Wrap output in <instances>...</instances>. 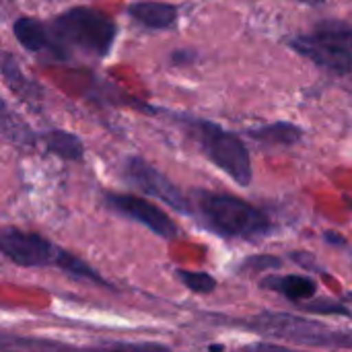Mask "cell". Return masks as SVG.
<instances>
[{
	"mask_svg": "<svg viewBox=\"0 0 352 352\" xmlns=\"http://www.w3.org/2000/svg\"><path fill=\"white\" fill-rule=\"evenodd\" d=\"M2 76H4L6 85H8L16 95H21L23 99H27V101H31V103L41 99V89L21 72V68L16 66V62H14L8 54H4V58H2Z\"/></svg>",
	"mask_w": 352,
	"mask_h": 352,
	"instance_id": "cell-12",
	"label": "cell"
},
{
	"mask_svg": "<svg viewBox=\"0 0 352 352\" xmlns=\"http://www.w3.org/2000/svg\"><path fill=\"white\" fill-rule=\"evenodd\" d=\"M243 352H297L285 346H274V344H252L248 349H243Z\"/></svg>",
	"mask_w": 352,
	"mask_h": 352,
	"instance_id": "cell-17",
	"label": "cell"
},
{
	"mask_svg": "<svg viewBox=\"0 0 352 352\" xmlns=\"http://www.w3.org/2000/svg\"><path fill=\"white\" fill-rule=\"evenodd\" d=\"M250 136H254L260 142H272V144H293L299 140L301 130L293 124H272V126H264L258 130H250Z\"/></svg>",
	"mask_w": 352,
	"mask_h": 352,
	"instance_id": "cell-14",
	"label": "cell"
},
{
	"mask_svg": "<svg viewBox=\"0 0 352 352\" xmlns=\"http://www.w3.org/2000/svg\"><path fill=\"white\" fill-rule=\"evenodd\" d=\"M12 31H14V37L19 39V43L29 52H43V50L58 52L52 35H47V29L35 19H29V16L16 19L12 25Z\"/></svg>",
	"mask_w": 352,
	"mask_h": 352,
	"instance_id": "cell-10",
	"label": "cell"
},
{
	"mask_svg": "<svg viewBox=\"0 0 352 352\" xmlns=\"http://www.w3.org/2000/svg\"><path fill=\"white\" fill-rule=\"evenodd\" d=\"M0 248L8 260L25 268L60 266L64 256V252L58 250L52 241L21 229H4L0 233Z\"/></svg>",
	"mask_w": 352,
	"mask_h": 352,
	"instance_id": "cell-6",
	"label": "cell"
},
{
	"mask_svg": "<svg viewBox=\"0 0 352 352\" xmlns=\"http://www.w3.org/2000/svg\"><path fill=\"white\" fill-rule=\"evenodd\" d=\"M50 35L62 56L64 50H78L82 54L103 58L118 35L116 23L93 8H70L54 19Z\"/></svg>",
	"mask_w": 352,
	"mask_h": 352,
	"instance_id": "cell-1",
	"label": "cell"
},
{
	"mask_svg": "<svg viewBox=\"0 0 352 352\" xmlns=\"http://www.w3.org/2000/svg\"><path fill=\"white\" fill-rule=\"evenodd\" d=\"M190 128L202 153L219 169H223L239 186H248L252 182L250 153L245 144L241 142V138L223 130L219 124H212L206 120H190Z\"/></svg>",
	"mask_w": 352,
	"mask_h": 352,
	"instance_id": "cell-4",
	"label": "cell"
},
{
	"mask_svg": "<svg viewBox=\"0 0 352 352\" xmlns=\"http://www.w3.org/2000/svg\"><path fill=\"white\" fill-rule=\"evenodd\" d=\"M293 50L322 68L346 74L352 70V25L344 21H324L311 35L293 39Z\"/></svg>",
	"mask_w": 352,
	"mask_h": 352,
	"instance_id": "cell-3",
	"label": "cell"
},
{
	"mask_svg": "<svg viewBox=\"0 0 352 352\" xmlns=\"http://www.w3.org/2000/svg\"><path fill=\"white\" fill-rule=\"evenodd\" d=\"M45 144H47V151H52L54 155H58L62 159H70V161H78L85 151L82 142L74 134L64 132V130H52L45 136Z\"/></svg>",
	"mask_w": 352,
	"mask_h": 352,
	"instance_id": "cell-13",
	"label": "cell"
},
{
	"mask_svg": "<svg viewBox=\"0 0 352 352\" xmlns=\"http://www.w3.org/2000/svg\"><path fill=\"white\" fill-rule=\"evenodd\" d=\"M200 208L204 217L210 221V225L223 235L254 239L270 231V221L266 219V214L260 208L235 196L202 194Z\"/></svg>",
	"mask_w": 352,
	"mask_h": 352,
	"instance_id": "cell-5",
	"label": "cell"
},
{
	"mask_svg": "<svg viewBox=\"0 0 352 352\" xmlns=\"http://www.w3.org/2000/svg\"><path fill=\"white\" fill-rule=\"evenodd\" d=\"M126 175H128V179L136 188H140L148 196H155V198L163 200L165 204L173 206L179 212H190L188 200L182 196V192L163 173H159L153 165H148L146 161L136 159V157L128 159V163H126Z\"/></svg>",
	"mask_w": 352,
	"mask_h": 352,
	"instance_id": "cell-7",
	"label": "cell"
},
{
	"mask_svg": "<svg viewBox=\"0 0 352 352\" xmlns=\"http://www.w3.org/2000/svg\"><path fill=\"white\" fill-rule=\"evenodd\" d=\"M262 287L270 289V291H276V293L285 295L287 299H291L295 303L307 301V299H311L316 295V283L311 278H307V276H301V274L270 276V278L262 280Z\"/></svg>",
	"mask_w": 352,
	"mask_h": 352,
	"instance_id": "cell-11",
	"label": "cell"
},
{
	"mask_svg": "<svg viewBox=\"0 0 352 352\" xmlns=\"http://www.w3.org/2000/svg\"><path fill=\"white\" fill-rule=\"evenodd\" d=\"M301 2H307V4H320V2H324V0H301Z\"/></svg>",
	"mask_w": 352,
	"mask_h": 352,
	"instance_id": "cell-18",
	"label": "cell"
},
{
	"mask_svg": "<svg viewBox=\"0 0 352 352\" xmlns=\"http://www.w3.org/2000/svg\"><path fill=\"white\" fill-rule=\"evenodd\" d=\"M130 16L148 29H167L177 19V8L167 2L140 0L130 6Z\"/></svg>",
	"mask_w": 352,
	"mask_h": 352,
	"instance_id": "cell-9",
	"label": "cell"
},
{
	"mask_svg": "<svg viewBox=\"0 0 352 352\" xmlns=\"http://www.w3.org/2000/svg\"><path fill=\"white\" fill-rule=\"evenodd\" d=\"M97 352H171V349L159 342H109L97 346Z\"/></svg>",
	"mask_w": 352,
	"mask_h": 352,
	"instance_id": "cell-16",
	"label": "cell"
},
{
	"mask_svg": "<svg viewBox=\"0 0 352 352\" xmlns=\"http://www.w3.org/2000/svg\"><path fill=\"white\" fill-rule=\"evenodd\" d=\"M250 326L260 334L274 336L301 346H316V349H351L352 346L351 332H342L322 322L305 320L291 314L264 311Z\"/></svg>",
	"mask_w": 352,
	"mask_h": 352,
	"instance_id": "cell-2",
	"label": "cell"
},
{
	"mask_svg": "<svg viewBox=\"0 0 352 352\" xmlns=\"http://www.w3.org/2000/svg\"><path fill=\"white\" fill-rule=\"evenodd\" d=\"M177 278L194 293H210L217 287V280L206 272H190V270H177Z\"/></svg>",
	"mask_w": 352,
	"mask_h": 352,
	"instance_id": "cell-15",
	"label": "cell"
},
{
	"mask_svg": "<svg viewBox=\"0 0 352 352\" xmlns=\"http://www.w3.org/2000/svg\"><path fill=\"white\" fill-rule=\"evenodd\" d=\"M107 202L124 217L144 225L146 229H151L153 233H157L159 237L171 239L177 235V227L175 223L155 204H151L148 200H142L138 196H130V194H109Z\"/></svg>",
	"mask_w": 352,
	"mask_h": 352,
	"instance_id": "cell-8",
	"label": "cell"
}]
</instances>
